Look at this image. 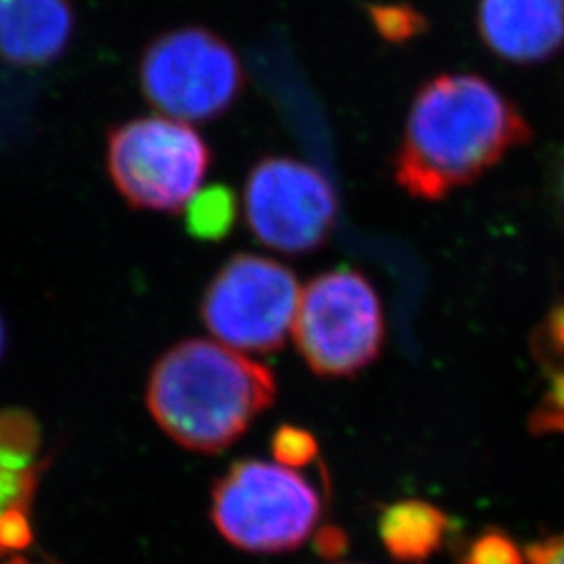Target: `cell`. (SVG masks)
Returning a JSON list of instances; mask_svg holds the SVG:
<instances>
[{"mask_svg": "<svg viewBox=\"0 0 564 564\" xmlns=\"http://www.w3.org/2000/svg\"><path fill=\"white\" fill-rule=\"evenodd\" d=\"M272 454L286 468H303L318 458V442L305 429L282 424L272 437Z\"/></svg>", "mask_w": 564, "mask_h": 564, "instance_id": "cell-16", "label": "cell"}, {"mask_svg": "<svg viewBox=\"0 0 564 564\" xmlns=\"http://www.w3.org/2000/svg\"><path fill=\"white\" fill-rule=\"evenodd\" d=\"M237 220V199L226 186L199 191L186 205L188 230L202 239H223Z\"/></svg>", "mask_w": 564, "mask_h": 564, "instance_id": "cell-13", "label": "cell"}, {"mask_svg": "<svg viewBox=\"0 0 564 564\" xmlns=\"http://www.w3.org/2000/svg\"><path fill=\"white\" fill-rule=\"evenodd\" d=\"M370 20L384 41H410L424 30L423 15L408 4H372Z\"/></svg>", "mask_w": 564, "mask_h": 564, "instance_id": "cell-15", "label": "cell"}, {"mask_svg": "<svg viewBox=\"0 0 564 564\" xmlns=\"http://www.w3.org/2000/svg\"><path fill=\"white\" fill-rule=\"evenodd\" d=\"M316 547L326 558H335L347 547V535L337 527H324L316 533Z\"/></svg>", "mask_w": 564, "mask_h": 564, "instance_id": "cell-19", "label": "cell"}, {"mask_svg": "<svg viewBox=\"0 0 564 564\" xmlns=\"http://www.w3.org/2000/svg\"><path fill=\"white\" fill-rule=\"evenodd\" d=\"M293 337L321 377H354L381 354L383 305L372 282L354 268L324 272L300 295Z\"/></svg>", "mask_w": 564, "mask_h": 564, "instance_id": "cell-4", "label": "cell"}, {"mask_svg": "<svg viewBox=\"0 0 564 564\" xmlns=\"http://www.w3.org/2000/svg\"><path fill=\"white\" fill-rule=\"evenodd\" d=\"M527 564H564V533L527 547Z\"/></svg>", "mask_w": 564, "mask_h": 564, "instance_id": "cell-18", "label": "cell"}, {"mask_svg": "<svg viewBox=\"0 0 564 564\" xmlns=\"http://www.w3.org/2000/svg\"><path fill=\"white\" fill-rule=\"evenodd\" d=\"M4 345H7V330H4V323H2V318H0V358H2V354H4Z\"/></svg>", "mask_w": 564, "mask_h": 564, "instance_id": "cell-21", "label": "cell"}, {"mask_svg": "<svg viewBox=\"0 0 564 564\" xmlns=\"http://www.w3.org/2000/svg\"><path fill=\"white\" fill-rule=\"evenodd\" d=\"M321 514L318 491L282 464H232L212 494V519L224 540L256 554L297 550Z\"/></svg>", "mask_w": 564, "mask_h": 564, "instance_id": "cell-3", "label": "cell"}, {"mask_svg": "<svg viewBox=\"0 0 564 564\" xmlns=\"http://www.w3.org/2000/svg\"><path fill=\"white\" fill-rule=\"evenodd\" d=\"M212 163L207 142L172 118H139L107 137V172L137 209L176 214L199 193Z\"/></svg>", "mask_w": 564, "mask_h": 564, "instance_id": "cell-5", "label": "cell"}, {"mask_svg": "<svg viewBox=\"0 0 564 564\" xmlns=\"http://www.w3.org/2000/svg\"><path fill=\"white\" fill-rule=\"evenodd\" d=\"M245 218L265 247L286 256H305L330 239L337 197L321 170L293 158L270 155L247 176Z\"/></svg>", "mask_w": 564, "mask_h": 564, "instance_id": "cell-8", "label": "cell"}, {"mask_svg": "<svg viewBox=\"0 0 564 564\" xmlns=\"http://www.w3.org/2000/svg\"><path fill=\"white\" fill-rule=\"evenodd\" d=\"M2 564H42L34 563V561H30V558H23V556H13V558H9V561H4Z\"/></svg>", "mask_w": 564, "mask_h": 564, "instance_id": "cell-22", "label": "cell"}, {"mask_svg": "<svg viewBox=\"0 0 564 564\" xmlns=\"http://www.w3.org/2000/svg\"><path fill=\"white\" fill-rule=\"evenodd\" d=\"M477 28L496 57L540 63L564 46V0H479Z\"/></svg>", "mask_w": 564, "mask_h": 564, "instance_id": "cell-10", "label": "cell"}, {"mask_svg": "<svg viewBox=\"0 0 564 564\" xmlns=\"http://www.w3.org/2000/svg\"><path fill=\"white\" fill-rule=\"evenodd\" d=\"M533 354L540 362L564 370V303L556 305L535 330Z\"/></svg>", "mask_w": 564, "mask_h": 564, "instance_id": "cell-17", "label": "cell"}, {"mask_svg": "<svg viewBox=\"0 0 564 564\" xmlns=\"http://www.w3.org/2000/svg\"><path fill=\"white\" fill-rule=\"evenodd\" d=\"M276 398L272 370L224 343L188 339L155 364L147 405L176 444L218 454L235 444Z\"/></svg>", "mask_w": 564, "mask_h": 564, "instance_id": "cell-2", "label": "cell"}, {"mask_svg": "<svg viewBox=\"0 0 564 564\" xmlns=\"http://www.w3.org/2000/svg\"><path fill=\"white\" fill-rule=\"evenodd\" d=\"M554 191H556V199L561 203L564 212V155L556 165V178H554Z\"/></svg>", "mask_w": 564, "mask_h": 564, "instance_id": "cell-20", "label": "cell"}, {"mask_svg": "<svg viewBox=\"0 0 564 564\" xmlns=\"http://www.w3.org/2000/svg\"><path fill=\"white\" fill-rule=\"evenodd\" d=\"M517 105L475 74H444L416 93L393 176L416 199L440 202L531 141Z\"/></svg>", "mask_w": 564, "mask_h": 564, "instance_id": "cell-1", "label": "cell"}, {"mask_svg": "<svg viewBox=\"0 0 564 564\" xmlns=\"http://www.w3.org/2000/svg\"><path fill=\"white\" fill-rule=\"evenodd\" d=\"M76 30L72 0H0V61L44 67L59 59Z\"/></svg>", "mask_w": 564, "mask_h": 564, "instance_id": "cell-11", "label": "cell"}, {"mask_svg": "<svg viewBox=\"0 0 564 564\" xmlns=\"http://www.w3.org/2000/svg\"><path fill=\"white\" fill-rule=\"evenodd\" d=\"M142 95L178 121H212L226 113L245 86L241 61L216 32L188 25L151 42L139 63Z\"/></svg>", "mask_w": 564, "mask_h": 564, "instance_id": "cell-6", "label": "cell"}, {"mask_svg": "<svg viewBox=\"0 0 564 564\" xmlns=\"http://www.w3.org/2000/svg\"><path fill=\"white\" fill-rule=\"evenodd\" d=\"M300 295V282L289 268L270 258L239 253L209 282L203 295V323L226 347L272 354L293 330Z\"/></svg>", "mask_w": 564, "mask_h": 564, "instance_id": "cell-7", "label": "cell"}, {"mask_svg": "<svg viewBox=\"0 0 564 564\" xmlns=\"http://www.w3.org/2000/svg\"><path fill=\"white\" fill-rule=\"evenodd\" d=\"M527 556L502 529H485L468 540L460 552V564H524Z\"/></svg>", "mask_w": 564, "mask_h": 564, "instance_id": "cell-14", "label": "cell"}, {"mask_svg": "<svg viewBox=\"0 0 564 564\" xmlns=\"http://www.w3.org/2000/svg\"><path fill=\"white\" fill-rule=\"evenodd\" d=\"M449 533V517L442 508L424 500H402L387 506L379 521L383 545L398 563H426L440 552Z\"/></svg>", "mask_w": 564, "mask_h": 564, "instance_id": "cell-12", "label": "cell"}, {"mask_svg": "<svg viewBox=\"0 0 564 564\" xmlns=\"http://www.w3.org/2000/svg\"><path fill=\"white\" fill-rule=\"evenodd\" d=\"M41 475V431L21 410L0 412V561L32 544V508Z\"/></svg>", "mask_w": 564, "mask_h": 564, "instance_id": "cell-9", "label": "cell"}]
</instances>
